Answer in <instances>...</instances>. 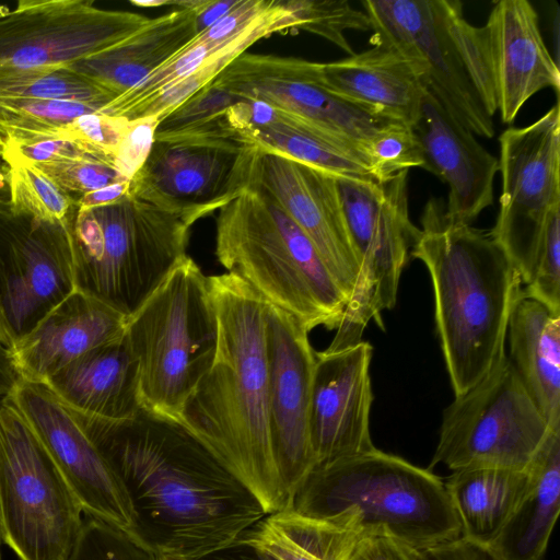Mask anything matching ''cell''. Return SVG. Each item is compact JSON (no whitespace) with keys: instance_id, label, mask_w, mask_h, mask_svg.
<instances>
[{"instance_id":"cell-1","label":"cell","mask_w":560,"mask_h":560,"mask_svg":"<svg viewBox=\"0 0 560 560\" xmlns=\"http://www.w3.org/2000/svg\"><path fill=\"white\" fill-rule=\"evenodd\" d=\"M74 412L127 494L132 538L160 558L196 560L267 515L248 486L183 422L144 407L118 421Z\"/></svg>"},{"instance_id":"cell-2","label":"cell","mask_w":560,"mask_h":560,"mask_svg":"<svg viewBox=\"0 0 560 560\" xmlns=\"http://www.w3.org/2000/svg\"><path fill=\"white\" fill-rule=\"evenodd\" d=\"M208 283L218 348L182 422L248 486L267 514L275 513L285 509L288 499L269 432L266 301L229 272L208 277Z\"/></svg>"},{"instance_id":"cell-3","label":"cell","mask_w":560,"mask_h":560,"mask_svg":"<svg viewBox=\"0 0 560 560\" xmlns=\"http://www.w3.org/2000/svg\"><path fill=\"white\" fill-rule=\"evenodd\" d=\"M411 256L431 277L436 332L455 396L475 386L505 352L522 280L491 232L455 223L431 198Z\"/></svg>"},{"instance_id":"cell-4","label":"cell","mask_w":560,"mask_h":560,"mask_svg":"<svg viewBox=\"0 0 560 560\" xmlns=\"http://www.w3.org/2000/svg\"><path fill=\"white\" fill-rule=\"evenodd\" d=\"M284 510L354 533L385 536L418 550L462 536L444 481L376 447L315 465Z\"/></svg>"},{"instance_id":"cell-5","label":"cell","mask_w":560,"mask_h":560,"mask_svg":"<svg viewBox=\"0 0 560 560\" xmlns=\"http://www.w3.org/2000/svg\"><path fill=\"white\" fill-rule=\"evenodd\" d=\"M219 262L311 331L337 329L348 301L313 243L262 188L248 185L219 209Z\"/></svg>"},{"instance_id":"cell-6","label":"cell","mask_w":560,"mask_h":560,"mask_svg":"<svg viewBox=\"0 0 560 560\" xmlns=\"http://www.w3.org/2000/svg\"><path fill=\"white\" fill-rule=\"evenodd\" d=\"M385 45L415 68L422 84L472 133L492 138L495 95L485 27L470 24L458 0H365Z\"/></svg>"},{"instance_id":"cell-7","label":"cell","mask_w":560,"mask_h":560,"mask_svg":"<svg viewBox=\"0 0 560 560\" xmlns=\"http://www.w3.org/2000/svg\"><path fill=\"white\" fill-rule=\"evenodd\" d=\"M194 223L132 195L77 210L71 224L77 291L127 319L186 257Z\"/></svg>"},{"instance_id":"cell-8","label":"cell","mask_w":560,"mask_h":560,"mask_svg":"<svg viewBox=\"0 0 560 560\" xmlns=\"http://www.w3.org/2000/svg\"><path fill=\"white\" fill-rule=\"evenodd\" d=\"M141 405L178 420L215 359L218 319L208 277L186 256L127 319Z\"/></svg>"},{"instance_id":"cell-9","label":"cell","mask_w":560,"mask_h":560,"mask_svg":"<svg viewBox=\"0 0 560 560\" xmlns=\"http://www.w3.org/2000/svg\"><path fill=\"white\" fill-rule=\"evenodd\" d=\"M83 510L20 410L0 398V538L20 560H65Z\"/></svg>"},{"instance_id":"cell-10","label":"cell","mask_w":560,"mask_h":560,"mask_svg":"<svg viewBox=\"0 0 560 560\" xmlns=\"http://www.w3.org/2000/svg\"><path fill=\"white\" fill-rule=\"evenodd\" d=\"M407 176L408 171L386 180L335 176L359 279L328 352L361 341L370 320L381 323V312L396 304L400 276L421 233L409 218Z\"/></svg>"},{"instance_id":"cell-11","label":"cell","mask_w":560,"mask_h":560,"mask_svg":"<svg viewBox=\"0 0 560 560\" xmlns=\"http://www.w3.org/2000/svg\"><path fill=\"white\" fill-rule=\"evenodd\" d=\"M551 428L525 388L506 351L443 412L429 470L495 467L526 469Z\"/></svg>"},{"instance_id":"cell-12","label":"cell","mask_w":560,"mask_h":560,"mask_svg":"<svg viewBox=\"0 0 560 560\" xmlns=\"http://www.w3.org/2000/svg\"><path fill=\"white\" fill-rule=\"evenodd\" d=\"M499 144L502 195L490 232L526 285L549 215L560 207L559 105L526 127L504 130Z\"/></svg>"},{"instance_id":"cell-13","label":"cell","mask_w":560,"mask_h":560,"mask_svg":"<svg viewBox=\"0 0 560 560\" xmlns=\"http://www.w3.org/2000/svg\"><path fill=\"white\" fill-rule=\"evenodd\" d=\"M255 150L221 135L154 138L147 161L130 179L129 194L195 223L249 185Z\"/></svg>"},{"instance_id":"cell-14","label":"cell","mask_w":560,"mask_h":560,"mask_svg":"<svg viewBox=\"0 0 560 560\" xmlns=\"http://www.w3.org/2000/svg\"><path fill=\"white\" fill-rule=\"evenodd\" d=\"M214 81L247 100H259L296 124L359 155L385 127L401 122L372 108L346 101L317 83L314 61L244 52ZM370 168V167H369Z\"/></svg>"},{"instance_id":"cell-15","label":"cell","mask_w":560,"mask_h":560,"mask_svg":"<svg viewBox=\"0 0 560 560\" xmlns=\"http://www.w3.org/2000/svg\"><path fill=\"white\" fill-rule=\"evenodd\" d=\"M150 18L91 0H22L0 16V70L68 67L128 37Z\"/></svg>"},{"instance_id":"cell-16","label":"cell","mask_w":560,"mask_h":560,"mask_svg":"<svg viewBox=\"0 0 560 560\" xmlns=\"http://www.w3.org/2000/svg\"><path fill=\"white\" fill-rule=\"evenodd\" d=\"M72 220L0 214V314L10 347L75 291Z\"/></svg>"},{"instance_id":"cell-17","label":"cell","mask_w":560,"mask_h":560,"mask_svg":"<svg viewBox=\"0 0 560 560\" xmlns=\"http://www.w3.org/2000/svg\"><path fill=\"white\" fill-rule=\"evenodd\" d=\"M65 476L83 513L132 537L127 494L75 412L45 384L19 380L7 396Z\"/></svg>"},{"instance_id":"cell-18","label":"cell","mask_w":560,"mask_h":560,"mask_svg":"<svg viewBox=\"0 0 560 560\" xmlns=\"http://www.w3.org/2000/svg\"><path fill=\"white\" fill-rule=\"evenodd\" d=\"M308 332L296 317L266 301L269 432L287 499L315 465L310 438L315 351Z\"/></svg>"},{"instance_id":"cell-19","label":"cell","mask_w":560,"mask_h":560,"mask_svg":"<svg viewBox=\"0 0 560 560\" xmlns=\"http://www.w3.org/2000/svg\"><path fill=\"white\" fill-rule=\"evenodd\" d=\"M249 185L272 196L305 233L349 302L357 289L359 264L335 176L256 147Z\"/></svg>"},{"instance_id":"cell-20","label":"cell","mask_w":560,"mask_h":560,"mask_svg":"<svg viewBox=\"0 0 560 560\" xmlns=\"http://www.w3.org/2000/svg\"><path fill=\"white\" fill-rule=\"evenodd\" d=\"M372 353V346L363 340L339 351L315 352L310 405L315 465L375 448L370 431L374 399L370 375Z\"/></svg>"},{"instance_id":"cell-21","label":"cell","mask_w":560,"mask_h":560,"mask_svg":"<svg viewBox=\"0 0 560 560\" xmlns=\"http://www.w3.org/2000/svg\"><path fill=\"white\" fill-rule=\"evenodd\" d=\"M411 129L422 150L424 170L448 185L446 217L470 224L493 201L499 160L428 89Z\"/></svg>"},{"instance_id":"cell-22","label":"cell","mask_w":560,"mask_h":560,"mask_svg":"<svg viewBox=\"0 0 560 560\" xmlns=\"http://www.w3.org/2000/svg\"><path fill=\"white\" fill-rule=\"evenodd\" d=\"M485 32L497 110L511 124L538 91L560 86V72L527 0H501L492 8Z\"/></svg>"},{"instance_id":"cell-23","label":"cell","mask_w":560,"mask_h":560,"mask_svg":"<svg viewBox=\"0 0 560 560\" xmlns=\"http://www.w3.org/2000/svg\"><path fill=\"white\" fill-rule=\"evenodd\" d=\"M127 318L73 291L10 348L20 380L44 383L85 352L125 335Z\"/></svg>"},{"instance_id":"cell-24","label":"cell","mask_w":560,"mask_h":560,"mask_svg":"<svg viewBox=\"0 0 560 560\" xmlns=\"http://www.w3.org/2000/svg\"><path fill=\"white\" fill-rule=\"evenodd\" d=\"M314 75L330 93L410 127L425 92L410 62L382 44L341 60L314 62Z\"/></svg>"},{"instance_id":"cell-25","label":"cell","mask_w":560,"mask_h":560,"mask_svg":"<svg viewBox=\"0 0 560 560\" xmlns=\"http://www.w3.org/2000/svg\"><path fill=\"white\" fill-rule=\"evenodd\" d=\"M72 410L105 420H127L142 407L138 361L124 335L101 345L44 382Z\"/></svg>"},{"instance_id":"cell-26","label":"cell","mask_w":560,"mask_h":560,"mask_svg":"<svg viewBox=\"0 0 560 560\" xmlns=\"http://www.w3.org/2000/svg\"><path fill=\"white\" fill-rule=\"evenodd\" d=\"M194 37L195 11L176 9L150 19L119 43L68 67L116 98L139 84Z\"/></svg>"},{"instance_id":"cell-27","label":"cell","mask_w":560,"mask_h":560,"mask_svg":"<svg viewBox=\"0 0 560 560\" xmlns=\"http://www.w3.org/2000/svg\"><path fill=\"white\" fill-rule=\"evenodd\" d=\"M506 338L511 364L551 429H560V313L521 294Z\"/></svg>"},{"instance_id":"cell-28","label":"cell","mask_w":560,"mask_h":560,"mask_svg":"<svg viewBox=\"0 0 560 560\" xmlns=\"http://www.w3.org/2000/svg\"><path fill=\"white\" fill-rule=\"evenodd\" d=\"M527 483L489 546L500 560H542L560 512V429H551L527 466Z\"/></svg>"},{"instance_id":"cell-29","label":"cell","mask_w":560,"mask_h":560,"mask_svg":"<svg viewBox=\"0 0 560 560\" xmlns=\"http://www.w3.org/2000/svg\"><path fill=\"white\" fill-rule=\"evenodd\" d=\"M526 469L477 467L454 470L446 479L462 537L490 546L527 483Z\"/></svg>"},{"instance_id":"cell-30","label":"cell","mask_w":560,"mask_h":560,"mask_svg":"<svg viewBox=\"0 0 560 560\" xmlns=\"http://www.w3.org/2000/svg\"><path fill=\"white\" fill-rule=\"evenodd\" d=\"M278 560H347L354 533L289 510L267 514L241 537Z\"/></svg>"},{"instance_id":"cell-31","label":"cell","mask_w":560,"mask_h":560,"mask_svg":"<svg viewBox=\"0 0 560 560\" xmlns=\"http://www.w3.org/2000/svg\"><path fill=\"white\" fill-rule=\"evenodd\" d=\"M279 118L243 137V141L275 152L334 176L373 177L359 155L296 124L279 110ZM374 178V177H373Z\"/></svg>"},{"instance_id":"cell-32","label":"cell","mask_w":560,"mask_h":560,"mask_svg":"<svg viewBox=\"0 0 560 560\" xmlns=\"http://www.w3.org/2000/svg\"><path fill=\"white\" fill-rule=\"evenodd\" d=\"M0 97L74 101L104 107L115 98L63 66L0 70Z\"/></svg>"},{"instance_id":"cell-33","label":"cell","mask_w":560,"mask_h":560,"mask_svg":"<svg viewBox=\"0 0 560 560\" xmlns=\"http://www.w3.org/2000/svg\"><path fill=\"white\" fill-rule=\"evenodd\" d=\"M242 100L213 80L160 119L154 138L174 135L236 137L226 120V110Z\"/></svg>"},{"instance_id":"cell-34","label":"cell","mask_w":560,"mask_h":560,"mask_svg":"<svg viewBox=\"0 0 560 560\" xmlns=\"http://www.w3.org/2000/svg\"><path fill=\"white\" fill-rule=\"evenodd\" d=\"M75 200L37 167L28 164L10 165L12 214L66 223L75 213Z\"/></svg>"},{"instance_id":"cell-35","label":"cell","mask_w":560,"mask_h":560,"mask_svg":"<svg viewBox=\"0 0 560 560\" xmlns=\"http://www.w3.org/2000/svg\"><path fill=\"white\" fill-rule=\"evenodd\" d=\"M292 20V31H306L326 38L350 56L353 50L345 32L369 31L371 24L365 12L355 10L346 0L284 1Z\"/></svg>"},{"instance_id":"cell-36","label":"cell","mask_w":560,"mask_h":560,"mask_svg":"<svg viewBox=\"0 0 560 560\" xmlns=\"http://www.w3.org/2000/svg\"><path fill=\"white\" fill-rule=\"evenodd\" d=\"M92 103L0 97V127L36 133L59 135V130L78 117L101 112Z\"/></svg>"},{"instance_id":"cell-37","label":"cell","mask_w":560,"mask_h":560,"mask_svg":"<svg viewBox=\"0 0 560 560\" xmlns=\"http://www.w3.org/2000/svg\"><path fill=\"white\" fill-rule=\"evenodd\" d=\"M370 173L386 180L412 167L424 168L420 143L411 127L404 122L389 125L373 136L364 149Z\"/></svg>"},{"instance_id":"cell-38","label":"cell","mask_w":560,"mask_h":560,"mask_svg":"<svg viewBox=\"0 0 560 560\" xmlns=\"http://www.w3.org/2000/svg\"><path fill=\"white\" fill-rule=\"evenodd\" d=\"M65 560H161L125 532L93 517L83 520Z\"/></svg>"},{"instance_id":"cell-39","label":"cell","mask_w":560,"mask_h":560,"mask_svg":"<svg viewBox=\"0 0 560 560\" xmlns=\"http://www.w3.org/2000/svg\"><path fill=\"white\" fill-rule=\"evenodd\" d=\"M66 192L84 195L102 187L129 180L113 160L95 154L33 165Z\"/></svg>"},{"instance_id":"cell-40","label":"cell","mask_w":560,"mask_h":560,"mask_svg":"<svg viewBox=\"0 0 560 560\" xmlns=\"http://www.w3.org/2000/svg\"><path fill=\"white\" fill-rule=\"evenodd\" d=\"M522 294L560 313V207L549 215L532 279Z\"/></svg>"},{"instance_id":"cell-41","label":"cell","mask_w":560,"mask_h":560,"mask_svg":"<svg viewBox=\"0 0 560 560\" xmlns=\"http://www.w3.org/2000/svg\"><path fill=\"white\" fill-rule=\"evenodd\" d=\"M129 120L102 112L85 114L59 130V136L75 140L91 152L114 161L128 129Z\"/></svg>"},{"instance_id":"cell-42","label":"cell","mask_w":560,"mask_h":560,"mask_svg":"<svg viewBox=\"0 0 560 560\" xmlns=\"http://www.w3.org/2000/svg\"><path fill=\"white\" fill-rule=\"evenodd\" d=\"M158 124L155 117L129 120L128 129L114 156L116 167L127 179L130 180L147 161L154 143Z\"/></svg>"},{"instance_id":"cell-43","label":"cell","mask_w":560,"mask_h":560,"mask_svg":"<svg viewBox=\"0 0 560 560\" xmlns=\"http://www.w3.org/2000/svg\"><path fill=\"white\" fill-rule=\"evenodd\" d=\"M347 560H422L418 549L395 538H359Z\"/></svg>"},{"instance_id":"cell-44","label":"cell","mask_w":560,"mask_h":560,"mask_svg":"<svg viewBox=\"0 0 560 560\" xmlns=\"http://www.w3.org/2000/svg\"><path fill=\"white\" fill-rule=\"evenodd\" d=\"M422 560H500L487 545L459 537L450 542L419 550Z\"/></svg>"},{"instance_id":"cell-45","label":"cell","mask_w":560,"mask_h":560,"mask_svg":"<svg viewBox=\"0 0 560 560\" xmlns=\"http://www.w3.org/2000/svg\"><path fill=\"white\" fill-rule=\"evenodd\" d=\"M130 180L115 183L81 195L75 200L77 210H89L119 202L129 195Z\"/></svg>"},{"instance_id":"cell-46","label":"cell","mask_w":560,"mask_h":560,"mask_svg":"<svg viewBox=\"0 0 560 560\" xmlns=\"http://www.w3.org/2000/svg\"><path fill=\"white\" fill-rule=\"evenodd\" d=\"M196 560H278L266 550L241 538Z\"/></svg>"},{"instance_id":"cell-47","label":"cell","mask_w":560,"mask_h":560,"mask_svg":"<svg viewBox=\"0 0 560 560\" xmlns=\"http://www.w3.org/2000/svg\"><path fill=\"white\" fill-rule=\"evenodd\" d=\"M241 0H203L195 10L196 36L207 31L215 22L234 9Z\"/></svg>"},{"instance_id":"cell-48","label":"cell","mask_w":560,"mask_h":560,"mask_svg":"<svg viewBox=\"0 0 560 560\" xmlns=\"http://www.w3.org/2000/svg\"><path fill=\"white\" fill-rule=\"evenodd\" d=\"M19 380L20 377L10 358L9 348L0 342V398L8 396Z\"/></svg>"},{"instance_id":"cell-49","label":"cell","mask_w":560,"mask_h":560,"mask_svg":"<svg viewBox=\"0 0 560 560\" xmlns=\"http://www.w3.org/2000/svg\"><path fill=\"white\" fill-rule=\"evenodd\" d=\"M11 213L10 165L0 158V214Z\"/></svg>"},{"instance_id":"cell-50","label":"cell","mask_w":560,"mask_h":560,"mask_svg":"<svg viewBox=\"0 0 560 560\" xmlns=\"http://www.w3.org/2000/svg\"><path fill=\"white\" fill-rule=\"evenodd\" d=\"M130 3L140 8H159L171 5V0H130Z\"/></svg>"},{"instance_id":"cell-51","label":"cell","mask_w":560,"mask_h":560,"mask_svg":"<svg viewBox=\"0 0 560 560\" xmlns=\"http://www.w3.org/2000/svg\"><path fill=\"white\" fill-rule=\"evenodd\" d=\"M0 342H2L8 348L10 347V341L7 336V331H5V328H4L2 318H1V314H0Z\"/></svg>"},{"instance_id":"cell-52","label":"cell","mask_w":560,"mask_h":560,"mask_svg":"<svg viewBox=\"0 0 560 560\" xmlns=\"http://www.w3.org/2000/svg\"><path fill=\"white\" fill-rule=\"evenodd\" d=\"M8 7L0 4V16L8 11Z\"/></svg>"},{"instance_id":"cell-53","label":"cell","mask_w":560,"mask_h":560,"mask_svg":"<svg viewBox=\"0 0 560 560\" xmlns=\"http://www.w3.org/2000/svg\"><path fill=\"white\" fill-rule=\"evenodd\" d=\"M161 560H178V559H173V558H161Z\"/></svg>"},{"instance_id":"cell-54","label":"cell","mask_w":560,"mask_h":560,"mask_svg":"<svg viewBox=\"0 0 560 560\" xmlns=\"http://www.w3.org/2000/svg\"><path fill=\"white\" fill-rule=\"evenodd\" d=\"M1 544H2V541H1V538H0V560H1Z\"/></svg>"},{"instance_id":"cell-55","label":"cell","mask_w":560,"mask_h":560,"mask_svg":"<svg viewBox=\"0 0 560 560\" xmlns=\"http://www.w3.org/2000/svg\"><path fill=\"white\" fill-rule=\"evenodd\" d=\"M0 158H2V148L0 145Z\"/></svg>"}]
</instances>
